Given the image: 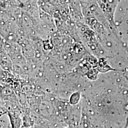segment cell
Masks as SVG:
<instances>
[{
    "label": "cell",
    "mask_w": 128,
    "mask_h": 128,
    "mask_svg": "<svg viewBox=\"0 0 128 128\" xmlns=\"http://www.w3.org/2000/svg\"><path fill=\"white\" fill-rule=\"evenodd\" d=\"M81 97V94L79 92L73 93L69 98V104L71 105H76L79 102Z\"/></svg>",
    "instance_id": "cell-4"
},
{
    "label": "cell",
    "mask_w": 128,
    "mask_h": 128,
    "mask_svg": "<svg viewBox=\"0 0 128 128\" xmlns=\"http://www.w3.org/2000/svg\"><path fill=\"white\" fill-rule=\"evenodd\" d=\"M55 105L57 111L60 114L64 116V112L66 110V109H68V104L61 101L56 100L55 102Z\"/></svg>",
    "instance_id": "cell-3"
},
{
    "label": "cell",
    "mask_w": 128,
    "mask_h": 128,
    "mask_svg": "<svg viewBox=\"0 0 128 128\" xmlns=\"http://www.w3.org/2000/svg\"><path fill=\"white\" fill-rule=\"evenodd\" d=\"M2 52H1V67L2 68L6 70L11 71L12 70V64L11 60L9 58L8 55H6V51H4V47L1 48Z\"/></svg>",
    "instance_id": "cell-1"
},
{
    "label": "cell",
    "mask_w": 128,
    "mask_h": 128,
    "mask_svg": "<svg viewBox=\"0 0 128 128\" xmlns=\"http://www.w3.org/2000/svg\"><path fill=\"white\" fill-rule=\"evenodd\" d=\"M73 128V127H68V128Z\"/></svg>",
    "instance_id": "cell-6"
},
{
    "label": "cell",
    "mask_w": 128,
    "mask_h": 128,
    "mask_svg": "<svg viewBox=\"0 0 128 128\" xmlns=\"http://www.w3.org/2000/svg\"><path fill=\"white\" fill-rule=\"evenodd\" d=\"M8 115L12 128H20L22 122L18 114L14 112H8Z\"/></svg>",
    "instance_id": "cell-2"
},
{
    "label": "cell",
    "mask_w": 128,
    "mask_h": 128,
    "mask_svg": "<svg viewBox=\"0 0 128 128\" xmlns=\"http://www.w3.org/2000/svg\"><path fill=\"white\" fill-rule=\"evenodd\" d=\"M32 120H31V119L30 117V116H28V115L26 114L24 117L23 120V126L25 127H29L32 124Z\"/></svg>",
    "instance_id": "cell-5"
}]
</instances>
